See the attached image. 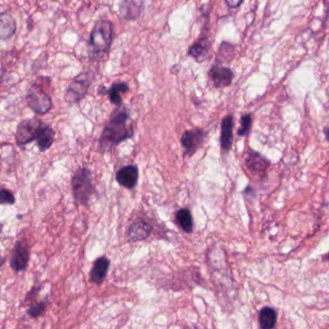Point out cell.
Listing matches in <instances>:
<instances>
[{"label":"cell","instance_id":"obj_13","mask_svg":"<svg viewBox=\"0 0 329 329\" xmlns=\"http://www.w3.org/2000/svg\"><path fill=\"white\" fill-rule=\"evenodd\" d=\"M17 31V21L9 12L0 13V41L12 38Z\"/></svg>","mask_w":329,"mask_h":329},{"label":"cell","instance_id":"obj_18","mask_svg":"<svg viewBox=\"0 0 329 329\" xmlns=\"http://www.w3.org/2000/svg\"><path fill=\"white\" fill-rule=\"evenodd\" d=\"M141 8L136 0H123L120 4V14L126 20H136L139 18Z\"/></svg>","mask_w":329,"mask_h":329},{"label":"cell","instance_id":"obj_24","mask_svg":"<svg viewBox=\"0 0 329 329\" xmlns=\"http://www.w3.org/2000/svg\"><path fill=\"white\" fill-rule=\"evenodd\" d=\"M15 202V196L9 189H0V205H14Z\"/></svg>","mask_w":329,"mask_h":329},{"label":"cell","instance_id":"obj_22","mask_svg":"<svg viewBox=\"0 0 329 329\" xmlns=\"http://www.w3.org/2000/svg\"><path fill=\"white\" fill-rule=\"evenodd\" d=\"M47 306H48L47 300L32 303L27 310V314L32 318H38L46 312Z\"/></svg>","mask_w":329,"mask_h":329},{"label":"cell","instance_id":"obj_8","mask_svg":"<svg viewBox=\"0 0 329 329\" xmlns=\"http://www.w3.org/2000/svg\"><path fill=\"white\" fill-rule=\"evenodd\" d=\"M152 233V226L150 223L143 219H137L131 223L126 230V240L127 242H139L146 240L150 237Z\"/></svg>","mask_w":329,"mask_h":329},{"label":"cell","instance_id":"obj_20","mask_svg":"<svg viewBox=\"0 0 329 329\" xmlns=\"http://www.w3.org/2000/svg\"><path fill=\"white\" fill-rule=\"evenodd\" d=\"M277 321V313L271 307H264L259 313V323L262 329L273 328Z\"/></svg>","mask_w":329,"mask_h":329},{"label":"cell","instance_id":"obj_2","mask_svg":"<svg viewBox=\"0 0 329 329\" xmlns=\"http://www.w3.org/2000/svg\"><path fill=\"white\" fill-rule=\"evenodd\" d=\"M72 191L77 203L87 207L95 191L93 176L87 167L79 168L73 176Z\"/></svg>","mask_w":329,"mask_h":329},{"label":"cell","instance_id":"obj_17","mask_svg":"<svg viewBox=\"0 0 329 329\" xmlns=\"http://www.w3.org/2000/svg\"><path fill=\"white\" fill-rule=\"evenodd\" d=\"M246 165L255 174H265L270 167V161L256 152H251L246 158Z\"/></svg>","mask_w":329,"mask_h":329},{"label":"cell","instance_id":"obj_27","mask_svg":"<svg viewBox=\"0 0 329 329\" xmlns=\"http://www.w3.org/2000/svg\"><path fill=\"white\" fill-rule=\"evenodd\" d=\"M3 262H4V259H3V258H1V257H0V267H1V265H2V264H3Z\"/></svg>","mask_w":329,"mask_h":329},{"label":"cell","instance_id":"obj_1","mask_svg":"<svg viewBox=\"0 0 329 329\" xmlns=\"http://www.w3.org/2000/svg\"><path fill=\"white\" fill-rule=\"evenodd\" d=\"M128 113L125 109L117 110L112 115L101 135L100 147L102 149H111L114 146L133 137L134 128L133 126L128 125Z\"/></svg>","mask_w":329,"mask_h":329},{"label":"cell","instance_id":"obj_23","mask_svg":"<svg viewBox=\"0 0 329 329\" xmlns=\"http://www.w3.org/2000/svg\"><path fill=\"white\" fill-rule=\"evenodd\" d=\"M251 115L247 114V115H243L242 117V119H241V126H240V129L238 131L239 136H244L248 133V130L250 129V126H251Z\"/></svg>","mask_w":329,"mask_h":329},{"label":"cell","instance_id":"obj_12","mask_svg":"<svg viewBox=\"0 0 329 329\" xmlns=\"http://www.w3.org/2000/svg\"><path fill=\"white\" fill-rule=\"evenodd\" d=\"M109 266H110V261L107 259V257L103 256V257L97 258V260L94 261L92 270L90 272L91 282L96 285L102 284L107 278Z\"/></svg>","mask_w":329,"mask_h":329},{"label":"cell","instance_id":"obj_7","mask_svg":"<svg viewBox=\"0 0 329 329\" xmlns=\"http://www.w3.org/2000/svg\"><path fill=\"white\" fill-rule=\"evenodd\" d=\"M206 139V134L201 128H194L192 130L184 131L181 138V143L185 154L192 155L203 145Z\"/></svg>","mask_w":329,"mask_h":329},{"label":"cell","instance_id":"obj_11","mask_svg":"<svg viewBox=\"0 0 329 329\" xmlns=\"http://www.w3.org/2000/svg\"><path fill=\"white\" fill-rule=\"evenodd\" d=\"M209 76L215 87H227L232 83L233 72L221 65H214L210 70Z\"/></svg>","mask_w":329,"mask_h":329},{"label":"cell","instance_id":"obj_25","mask_svg":"<svg viewBox=\"0 0 329 329\" xmlns=\"http://www.w3.org/2000/svg\"><path fill=\"white\" fill-rule=\"evenodd\" d=\"M225 1L230 8H238L241 6L243 0H225Z\"/></svg>","mask_w":329,"mask_h":329},{"label":"cell","instance_id":"obj_4","mask_svg":"<svg viewBox=\"0 0 329 329\" xmlns=\"http://www.w3.org/2000/svg\"><path fill=\"white\" fill-rule=\"evenodd\" d=\"M26 103L36 114L44 115L48 113L52 107V101L49 94H47L43 88L36 84L30 87L26 95Z\"/></svg>","mask_w":329,"mask_h":329},{"label":"cell","instance_id":"obj_6","mask_svg":"<svg viewBox=\"0 0 329 329\" xmlns=\"http://www.w3.org/2000/svg\"><path fill=\"white\" fill-rule=\"evenodd\" d=\"M42 121L38 118H32L21 121L17 127L16 142L19 146L26 145L36 139Z\"/></svg>","mask_w":329,"mask_h":329},{"label":"cell","instance_id":"obj_14","mask_svg":"<svg viewBox=\"0 0 329 329\" xmlns=\"http://www.w3.org/2000/svg\"><path fill=\"white\" fill-rule=\"evenodd\" d=\"M54 138L55 131L51 128V126L42 122L35 139L37 141V146L39 148L40 152H46L47 150H49L54 142Z\"/></svg>","mask_w":329,"mask_h":329},{"label":"cell","instance_id":"obj_9","mask_svg":"<svg viewBox=\"0 0 329 329\" xmlns=\"http://www.w3.org/2000/svg\"><path fill=\"white\" fill-rule=\"evenodd\" d=\"M29 261V251L26 245L23 244V242H18L15 244V247L13 249L12 259H11V268L17 272L23 271Z\"/></svg>","mask_w":329,"mask_h":329},{"label":"cell","instance_id":"obj_21","mask_svg":"<svg viewBox=\"0 0 329 329\" xmlns=\"http://www.w3.org/2000/svg\"><path fill=\"white\" fill-rule=\"evenodd\" d=\"M176 220L184 232L187 234L192 232L193 219L191 213L187 209H181L178 211L176 213Z\"/></svg>","mask_w":329,"mask_h":329},{"label":"cell","instance_id":"obj_15","mask_svg":"<svg viewBox=\"0 0 329 329\" xmlns=\"http://www.w3.org/2000/svg\"><path fill=\"white\" fill-rule=\"evenodd\" d=\"M128 89V85L125 82H117L112 84V86L109 89H107L104 85H101L97 89V92L100 95H108L110 102L113 105L120 106L122 104L121 94L126 93Z\"/></svg>","mask_w":329,"mask_h":329},{"label":"cell","instance_id":"obj_19","mask_svg":"<svg viewBox=\"0 0 329 329\" xmlns=\"http://www.w3.org/2000/svg\"><path fill=\"white\" fill-rule=\"evenodd\" d=\"M211 48V43L208 38L198 40L188 50V54L198 62H203L207 58Z\"/></svg>","mask_w":329,"mask_h":329},{"label":"cell","instance_id":"obj_5","mask_svg":"<svg viewBox=\"0 0 329 329\" xmlns=\"http://www.w3.org/2000/svg\"><path fill=\"white\" fill-rule=\"evenodd\" d=\"M91 79L86 73H81L70 84L65 95L69 104H77L87 95Z\"/></svg>","mask_w":329,"mask_h":329},{"label":"cell","instance_id":"obj_10","mask_svg":"<svg viewBox=\"0 0 329 329\" xmlns=\"http://www.w3.org/2000/svg\"><path fill=\"white\" fill-rule=\"evenodd\" d=\"M139 170L136 165H126L121 168L116 174V181L121 186L133 189L138 182Z\"/></svg>","mask_w":329,"mask_h":329},{"label":"cell","instance_id":"obj_3","mask_svg":"<svg viewBox=\"0 0 329 329\" xmlns=\"http://www.w3.org/2000/svg\"><path fill=\"white\" fill-rule=\"evenodd\" d=\"M113 40V24L108 20H100L90 36V45L96 54H105L110 49Z\"/></svg>","mask_w":329,"mask_h":329},{"label":"cell","instance_id":"obj_16","mask_svg":"<svg viewBox=\"0 0 329 329\" xmlns=\"http://www.w3.org/2000/svg\"><path fill=\"white\" fill-rule=\"evenodd\" d=\"M233 128H234L233 117H225L221 122V131H220V146L223 152L225 153L229 152L232 148Z\"/></svg>","mask_w":329,"mask_h":329},{"label":"cell","instance_id":"obj_26","mask_svg":"<svg viewBox=\"0 0 329 329\" xmlns=\"http://www.w3.org/2000/svg\"><path fill=\"white\" fill-rule=\"evenodd\" d=\"M5 75H6V71L4 69L0 68V84L4 81Z\"/></svg>","mask_w":329,"mask_h":329}]
</instances>
